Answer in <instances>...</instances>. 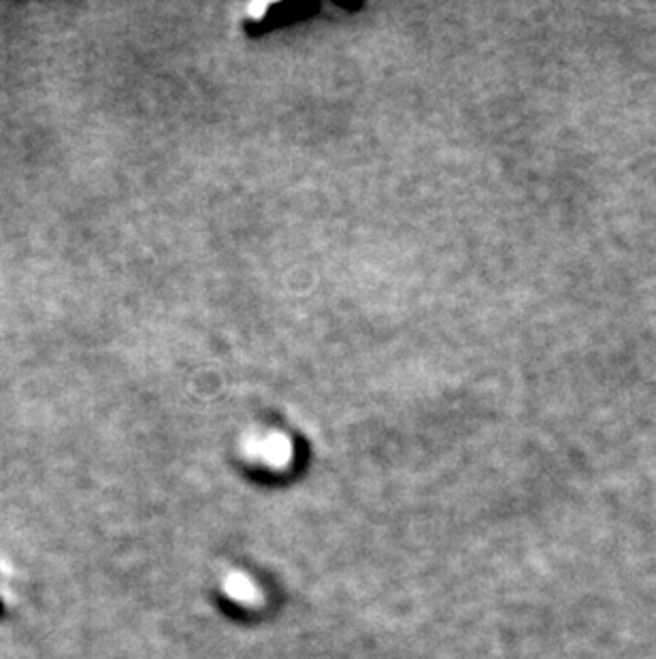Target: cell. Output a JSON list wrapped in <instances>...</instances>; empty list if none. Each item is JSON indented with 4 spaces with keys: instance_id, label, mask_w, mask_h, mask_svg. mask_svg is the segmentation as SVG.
<instances>
[{
    "instance_id": "cell-1",
    "label": "cell",
    "mask_w": 656,
    "mask_h": 659,
    "mask_svg": "<svg viewBox=\"0 0 656 659\" xmlns=\"http://www.w3.org/2000/svg\"><path fill=\"white\" fill-rule=\"evenodd\" d=\"M17 604V591H15V576L11 566L0 557V623L7 621Z\"/></svg>"
}]
</instances>
